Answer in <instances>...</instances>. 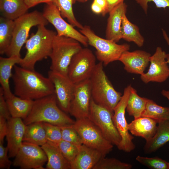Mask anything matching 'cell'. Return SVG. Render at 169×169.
Segmentation results:
<instances>
[{"label":"cell","instance_id":"3","mask_svg":"<svg viewBox=\"0 0 169 169\" xmlns=\"http://www.w3.org/2000/svg\"><path fill=\"white\" fill-rule=\"evenodd\" d=\"M45 25L38 26L35 33L33 34L25 43L26 54L19 64L23 68L34 69L36 63L50 56L56 32L47 28Z\"/></svg>","mask_w":169,"mask_h":169},{"label":"cell","instance_id":"46","mask_svg":"<svg viewBox=\"0 0 169 169\" xmlns=\"http://www.w3.org/2000/svg\"><path fill=\"white\" fill-rule=\"evenodd\" d=\"M163 37L166 41L167 44L169 46V37H168L166 31L163 29H162ZM166 60L167 63L169 64V54H167Z\"/></svg>","mask_w":169,"mask_h":169},{"label":"cell","instance_id":"47","mask_svg":"<svg viewBox=\"0 0 169 169\" xmlns=\"http://www.w3.org/2000/svg\"><path fill=\"white\" fill-rule=\"evenodd\" d=\"M161 94L166 98L169 101V90H163L161 92Z\"/></svg>","mask_w":169,"mask_h":169},{"label":"cell","instance_id":"13","mask_svg":"<svg viewBox=\"0 0 169 169\" xmlns=\"http://www.w3.org/2000/svg\"><path fill=\"white\" fill-rule=\"evenodd\" d=\"M13 165L21 169H44L47 156L40 146L23 141L14 157Z\"/></svg>","mask_w":169,"mask_h":169},{"label":"cell","instance_id":"12","mask_svg":"<svg viewBox=\"0 0 169 169\" xmlns=\"http://www.w3.org/2000/svg\"><path fill=\"white\" fill-rule=\"evenodd\" d=\"M42 13L54 27L58 35L74 39L85 47L89 45L87 38L64 19L58 8L53 2L46 3Z\"/></svg>","mask_w":169,"mask_h":169},{"label":"cell","instance_id":"29","mask_svg":"<svg viewBox=\"0 0 169 169\" xmlns=\"http://www.w3.org/2000/svg\"><path fill=\"white\" fill-rule=\"evenodd\" d=\"M148 100L139 96L136 90L131 86L126 110L128 115L133 116L134 119L141 117Z\"/></svg>","mask_w":169,"mask_h":169},{"label":"cell","instance_id":"26","mask_svg":"<svg viewBox=\"0 0 169 169\" xmlns=\"http://www.w3.org/2000/svg\"><path fill=\"white\" fill-rule=\"evenodd\" d=\"M28 9L24 0H0L2 16L14 20L26 13Z\"/></svg>","mask_w":169,"mask_h":169},{"label":"cell","instance_id":"40","mask_svg":"<svg viewBox=\"0 0 169 169\" xmlns=\"http://www.w3.org/2000/svg\"><path fill=\"white\" fill-rule=\"evenodd\" d=\"M0 116L3 117L7 120L11 117L3 91L1 87L0 88Z\"/></svg>","mask_w":169,"mask_h":169},{"label":"cell","instance_id":"22","mask_svg":"<svg viewBox=\"0 0 169 169\" xmlns=\"http://www.w3.org/2000/svg\"><path fill=\"white\" fill-rule=\"evenodd\" d=\"M41 147L47 158L46 169H70V162L64 157L56 144L47 141Z\"/></svg>","mask_w":169,"mask_h":169},{"label":"cell","instance_id":"6","mask_svg":"<svg viewBox=\"0 0 169 169\" xmlns=\"http://www.w3.org/2000/svg\"><path fill=\"white\" fill-rule=\"evenodd\" d=\"M79 31L87 38L88 44L95 49L97 59L105 65L119 60L121 54L130 49V46L127 44H118L112 40L100 37L89 26H83Z\"/></svg>","mask_w":169,"mask_h":169},{"label":"cell","instance_id":"37","mask_svg":"<svg viewBox=\"0 0 169 169\" xmlns=\"http://www.w3.org/2000/svg\"><path fill=\"white\" fill-rule=\"evenodd\" d=\"M43 124L47 141L57 144L62 140L60 126L46 122Z\"/></svg>","mask_w":169,"mask_h":169},{"label":"cell","instance_id":"19","mask_svg":"<svg viewBox=\"0 0 169 169\" xmlns=\"http://www.w3.org/2000/svg\"><path fill=\"white\" fill-rule=\"evenodd\" d=\"M127 6L124 2L113 9L109 13L105 31L106 38L116 43L122 39L123 17L126 13Z\"/></svg>","mask_w":169,"mask_h":169},{"label":"cell","instance_id":"7","mask_svg":"<svg viewBox=\"0 0 169 169\" xmlns=\"http://www.w3.org/2000/svg\"><path fill=\"white\" fill-rule=\"evenodd\" d=\"M80 44L74 39L56 34L49 56L50 70L67 76L68 68L72 58L82 48Z\"/></svg>","mask_w":169,"mask_h":169},{"label":"cell","instance_id":"39","mask_svg":"<svg viewBox=\"0 0 169 169\" xmlns=\"http://www.w3.org/2000/svg\"><path fill=\"white\" fill-rule=\"evenodd\" d=\"M0 142V168L9 169L13 162L9 159L8 147Z\"/></svg>","mask_w":169,"mask_h":169},{"label":"cell","instance_id":"48","mask_svg":"<svg viewBox=\"0 0 169 169\" xmlns=\"http://www.w3.org/2000/svg\"><path fill=\"white\" fill-rule=\"evenodd\" d=\"M88 0H77V2L84 3L87 2Z\"/></svg>","mask_w":169,"mask_h":169},{"label":"cell","instance_id":"18","mask_svg":"<svg viewBox=\"0 0 169 169\" xmlns=\"http://www.w3.org/2000/svg\"><path fill=\"white\" fill-rule=\"evenodd\" d=\"M21 118L11 117L7 120L6 137L10 158L14 157L23 142L26 125Z\"/></svg>","mask_w":169,"mask_h":169},{"label":"cell","instance_id":"17","mask_svg":"<svg viewBox=\"0 0 169 169\" xmlns=\"http://www.w3.org/2000/svg\"><path fill=\"white\" fill-rule=\"evenodd\" d=\"M151 56L150 53L143 50H128L121 54L119 61L123 63L127 72L141 75L148 66Z\"/></svg>","mask_w":169,"mask_h":169},{"label":"cell","instance_id":"9","mask_svg":"<svg viewBox=\"0 0 169 169\" xmlns=\"http://www.w3.org/2000/svg\"><path fill=\"white\" fill-rule=\"evenodd\" d=\"M113 114L96 104L91 98L88 118L99 128L108 141L117 146L121 139L113 122Z\"/></svg>","mask_w":169,"mask_h":169},{"label":"cell","instance_id":"25","mask_svg":"<svg viewBox=\"0 0 169 169\" xmlns=\"http://www.w3.org/2000/svg\"><path fill=\"white\" fill-rule=\"evenodd\" d=\"M5 98L11 117L23 120L29 113L34 101L22 99L13 94Z\"/></svg>","mask_w":169,"mask_h":169},{"label":"cell","instance_id":"8","mask_svg":"<svg viewBox=\"0 0 169 169\" xmlns=\"http://www.w3.org/2000/svg\"><path fill=\"white\" fill-rule=\"evenodd\" d=\"M73 126L79 135L83 144L98 151L104 157L112 151L113 145L88 118L76 120Z\"/></svg>","mask_w":169,"mask_h":169},{"label":"cell","instance_id":"2","mask_svg":"<svg viewBox=\"0 0 169 169\" xmlns=\"http://www.w3.org/2000/svg\"><path fill=\"white\" fill-rule=\"evenodd\" d=\"M23 120L26 125L42 122L59 126L72 125L75 121L59 107L54 93L34 100L30 111Z\"/></svg>","mask_w":169,"mask_h":169},{"label":"cell","instance_id":"20","mask_svg":"<svg viewBox=\"0 0 169 169\" xmlns=\"http://www.w3.org/2000/svg\"><path fill=\"white\" fill-rule=\"evenodd\" d=\"M102 157L99 151L82 144L76 156L70 163V169H93Z\"/></svg>","mask_w":169,"mask_h":169},{"label":"cell","instance_id":"30","mask_svg":"<svg viewBox=\"0 0 169 169\" xmlns=\"http://www.w3.org/2000/svg\"><path fill=\"white\" fill-rule=\"evenodd\" d=\"M14 20L2 16L0 17V54L6 52L11 43L14 27Z\"/></svg>","mask_w":169,"mask_h":169},{"label":"cell","instance_id":"24","mask_svg":"<svg viewBox=\"0 0 169 169\" xmlns=\"http://www.w3.org/2000/svg\"><path fill=\"white\" fill-rule=\"evenodd\" d=\"M21 59L18 56L0 57V83L5 97L13 94L9 85V79L13 75L12 70L15 65L19 64Z\"/></svg>","mask_w":169,"mask_h":169},{"label":"cell","instance_id":"44","mask_svg":"<svg viewBox=\"0 0 169 169\" xmlns=\"http://www.w3.org/2000/svg\"><path fill=\"white\" fill-rule=\"evenodd\" d=\"M98 5L103 10V13L102 14L103 16H105L107 13V3L106 0H94L93 2Z\"/></svg>","mask_w":169,"mask_h":169},{"label":"cell","instance_id":"38","mask_svg":"<svg viewBox=\"0 0 169 169\" xmlns=\"http://www.w3.org/2000/svg\"><path fill=\"white\" fill-rule=\"evenodd\" d=\"M135 1L140 6L146 14L147 13L148 4L149 2H153L157 8L169 7V0H135Z\"/></svg>","mask_w":169,"mask_h":169},{"label":"cell","instance_id":"35","mask_svg":"<svg viewBox=\"0 0 169 169\" xmlns=\"http://www.w3.org/2000/svg\"><path fill=\"white\" fill-rule=\"evenodd\" d=\"M56 144L64 157L70 163L76 156L80 147L63 140Z\"/></svg>","mask_w":169,"mask_h":169},{"label":"cell","instance_id":"5","mask_svg":"<svg viewBox=\"0 0 169 169\" xmlns=\"http://www.w3.org/2000/svg\"><path fill=\"white\" fill-rule=\"evenodd\" d=\"M14 22L12 41L5 54L8 57H21V49L28 39L31 28L41 24L46 25L49 22L43 13L37 10L26 13L14 20Z\"/></svg>","mask_w":169,"mask_h":169},{"label":"cell","instance_id":"15","mask_svg":"<svg viewBox=\"0 0 169 169\" xmlns=\"http://www.w3.org/2000/svg\"><path fill=\"white\" fill-rule=\"evenodd\" d=\"M48 77L54 86L58 105L65 113H69L75 84L67 76L50 70Z\"/></svg>","mask_w":169,"mask_h":169},{"label":"cell","instance_id":"41","mask_svg":"<svg viewBox=\"0 0 169 169\" xmlns=\"http://www.w3.org/2000/svg\"><path fill=\"white\" fill-rule=\"evenodd\" d=\"M8 129L7 120L0 116V142H3L4 138L7 134Z\"/></svg>","mask_w":169,"mask_h":169},{"label":"cell","instance_id":"49","mask_svg":"<svg viewBox=\"0 0 169 169\" xmlns=\"http://www.w3.org/2000/svg\"><path fill=\"white\" fill-rule=\"evenodd\" d=\"M168 163H169V162H168Z\"/></svg>","mask_w":169,"mask_h":169},{"label":"cell","instance_id":"11","mask_svg":"<svg viewBox=\"0 0 169 169\" xmlns=\"http://www.w3.org/2000/svg\"><path fill=\"white\" fill-rule=\"evenodd\" d=\"M131 86L129 85L124 89L121 98L114 110L113 120L115 125L121 137V141L117 146L120 150L130 152L136 146L133 142L134 137L129 133L125 116L127 102Z\"/></svg>","mask_w":169,"mask_h":169},{"label":"cell","instance_id":"27","mask_svg":"<svg viewBox=\"0 0 169 169\" xmlns=\"http://www.w3.org/2000/svg\"><path fill=\"white\" fill-rule=\"evenodd\" d=\"M23 141L41 146L47 143L43 122H36L26 125Z\"/></svg>","mask_w":169,"mask_h":169},{"label":"cell","instance_id":"31","mask_svg":"<svg viewBox=\"0 0 169 169\" xmlns=\"http://www.w3.org/2000/svg\"><path fill=\"white\" fill-rule=\"evenodd\" d=\"M141 116L153 119L157 123L163 120H169V107L160 106L153 100L148 99Z\"/></svg>","mask_w":169,"mask_h":169},{"label":"cell","instance_id":"28","mask_svg":"<svg viewBox=\"0 0 169 169\" xmlns=\"http://www.w3.org/2000/svg\"><path fill=\"white\" fill-rule=\"evenodd\" d=\"M121 33L122 39L133 42L140 47L143 45L144 38L140 33L139 27L129 20L126 13L123 17Z\"/></svg>","mask_w":169,"mask_h":169},{"label":"cell","instance_id":"16","mask_svg":"<svg viewBox=\"0 0 169 169\" xmlns=\"http://www.w3.org/2000/svg\"><path fill=\"white\" fill-rule=\"evenodd\" d=\"M167 54L160 47L150 59V66L148 71L141 75V80L145 83L150 82L162 83L169 77V67L166 62Z\"/></svg>","mask_w":169,"mask_h":169},{"label":"cell","instance_id":"42","mask_svg":"<svg viewBox=\"0 0 169 169\" xmlns=\"http://www.w3.org/2000/svg\"><path fill=\"white\" fill-rule=\"evenodd\" d=\"M53 0H24L25 3L28 9L42 3H47L53 2Z\"/></svg>","mask_w":169,"mask_h":169},{"label":"cell","instance_id":"21","mask_svg":"<svg viewBox=\"0 0 169 169\" xmlns=\"http://www.w3.org/2000/svg\"><path fill=\"white\" fill-rule=\"evenodd\" d=\"M157 123V122L153 119L141 116L134 119L129 124L128 129L132 135L141 137L146 141L155 134Z\"/></svg>","mask_w":169,"mask_h":169},{"label":"cell","instance_id":"43","mask_svg":"<svg viewBox=\"0 0 169 169\" xmlns=\"http://www.w3.org/2000/svg\"><path fill=\"white\" fill-rule=\"evenodd\" d=\"M124 0H106L107 3V12L109 13L117 6L124 2Z\"/></svg>","mask_w":169,"mask_h":169},{"label":"cell","instance_id":"34","mask_svg":"<svg viewBox=\"0 0 169 169\" xmlns=\"http://www.w3.org/2000/svg\"><path fill=\"white\" fill-rule=\"evenodd\" d=\"M136 160L140 163L152 169H169L168 162L158 157H148L138 156Z\"/></svg>","mask_w":169,"mask_h":169},{"label":"cell","instance_id":"23","mask_svg":"<svg viewBox=\"0 0 169 169\" xmlns=\"http://www.w3.org/2000/svg\"><path fill=\"white\" fill-rule=\"evenodd\" d=\"M158 124L154 135L146 141L144 147L145 153L154 152L169 141V120L161 121Z\"/></svg>","mask_w":169,"mask_h":169},{"label":"cell","instance_id":"32","mask_svg":"<svg viewBox=\"0 0 169 169\" xmlns=\"http://www.w3.org/2000/svg\"><path fill=\"white\" fill-rule=\"evenodd\" d=\"M77 0H53V2L59 10L63 18H66L69 23L79 29L83 26L76 19L73 9V5Z\"/></svg>","mask_w":169,"mask_h":169},{"label":"cell","instance_id":"45","mask_svg":"<svg viewBox=\"0 0 169 169\" xmlns=\"http://www.w3.org/2000/svg\"><path fill=\"white\" fill-rule=\"evenodd\" d=\"M91 8L92 11L95 14H101L102 15L103 13V9L94 2L91 4Z\"/></svg>","mask_w":169,"mask_h":169},{"label":"cell","instance_id":"14","mask_svg":"<svg viewBox=\"0 0 169 169\" xmlns=\"http://www.w3.org/2000/svg\"><path fill=\"white\" fill-rule=\"evenodd\" d=\"M91 98L90 79L75 84L69 113L76 120L88 118Z\"/></svg>","mask_w":169,"mask_h":169},{"label":"cell","instance_id":"1","mask_svg":"<svg viewBox=\"0 0 169 169\" xmlns=\"http://www.w3.org/2000/svg\"><path fill=\"white\" fill-rule=\"evenodd\" d=\"M12 78L14 95L22 99L36 100L54 93L53 84L46 78L34 70L14 66Z\"/></svg>","mask_w":169,"mask_h":169},{"label":"cell","instance_id":"10","mask_svg":"<svg viewBox=\"0 0 169 169\" xmlns=\"http://www.w3.org/2000/svg\"><path fill=\"white\" fill-rule=\"evenodd\" d=\"M96 64V57L92 51L82 48L72 58L67 76L74 84L90 79Z\"/></svg>","mask_w":169,"mask_h":169},{"label":"cell","instance_id":"4","mask_svg":"<svg viewBox=\"0 0 169 169\" xmlns=\"http://www.w3.org/2000/svg\"><path fill=\"white\" fill-rule=\"evenodd\" d=\"M92 98L96 104L114 112L122 95L114 89L106 75L103 64H96L90 79Z\"/></svg>","mask_w":169,"mask_h":169},{"label":"cell","instance_id":"33","mask_svg":"<svg viewBox=\"0 0 169 169\" xmlns=\"http://www.w3.org/2000/svg\"><path fill=\"white\" fill-rule=\"evenodd\" d=\"M132 165L115 158L102 157L93 169H131Z\"/></svg>","mask_w":169,"mask_h":169},{"label":"cell","instance_id":"36","mask_svg":"<svg viewBox=\"0 0 169 169\" xmlns=\"http://www.w3.org/2000/svg\"><path fill=\"white\" fill-rule=\"evenodd\" d=\"M60 127L62 140L70 142L79 146L83 144L80 137L73 127V125Z\"/></svg>","mask_w":169,"mask_h":169}]
</instances>
